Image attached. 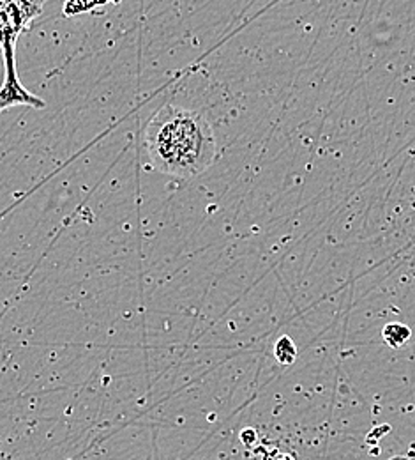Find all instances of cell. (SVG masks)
Instances as JSON below:
<instances>
[{"label": "cell", "mask_w": 415, "mask_h": 460, "mask_svg": "<svg viewBox=\"0 0 415 460\" xmlns=\"http://www.w3.org/2000/svg\"><path fill=\"white\" fill-rule=\"evenodd\" d=\"M149 161L157 172L191 179L212 165L218 151L207 119L194 110L165 105L154 114L143 133Z\"/></svg>", "instance_id": "6da1fadb"}, {"label": "cell", "mask_w": 415, "mask_h": 460, "mask_svg": "<svg viewBox=\"0 0 415 460\" xmlns=\"http://www.w3.org/2000/svg\"><path fill=\"white\" fill-rule=\"evenodd\" d=\"M46 0H0V46L4 82L0 87V114L11 107L45 108V101L21 85L16 71V41L41 14Z\"/></svg>", "instance_id": "7a4b0ae2"}, {"label": "cell", "mask_w": 415, "mask_h": 460, "mask_svg": "<svg viewBox=\"0 0 415 460\" xmlns=\"http://www.w3.org/2000/svg\"><path fill=\"white\" fill-rule=\"evenodd\" d=\"M382 336H384V342L387 343L389 347L399 349V347H403L410 340L412 329L406 324H403V322H389V324H385L384 329H382Z\"/></svg>", "instance_id": "3957f363"}, {"label": "cell", "mask_w": 415, "mask_h": 460, "mask_svg": "<svg viewBox=\"0 0 415 460\" xmlns=\"http://www.w3.org/2000/svg\"><path fill=\"white\" fill-rule=\"evenodd\" d=\"M274 358L281 365H284V367L295 363V360H297V347H295L292 336L283 335L276 340V343H274Z\"/></svg>", "instance_id": "277c9868"}, {"label": "cell", "mask_w": 415, "mask_h": 460, "mask_svg": "<svg viewBox=\"0 0 415 460\" xmlns=\"http://www.w3.org/2000/svg\"><path fill=\"white\" fill-rule=\"evenodd\" d=\"M392 460H406V459H403V457H396V459H392Z\"/></svg>", "instance_id": "5b68a950"}, {"label": "cell", "mask_w": 415, "mask_h": 460, "mask_svg": "<svg viewBox=\"0 0 415 460\" xmlns=\"http://www.w3.org/2000/svg\"><path fill=\"white\" fill-rule=\"evenodd\" d=\"M0 59H2V46H0Z\"/></svg>", "instance_id": "8992f818"}, {"label": "cell", "mask_w": 415, "mask_h": 460, "mask_svg": "<svg viewBox=\"0 0 415 460\" xmlns=\"http://www.w3.org/2000/svg\"><path fill=\"white\" fill-rule=\"evenodd\" d=\"M281 460H292V459H290V457H283Z\"/></svg>", "instance_id": "52a82bcc"}]
</instances>
